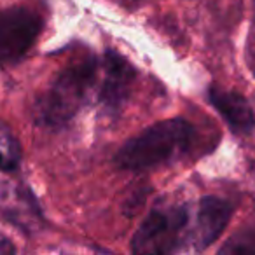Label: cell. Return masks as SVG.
Segmentation results:
<instances>
[{"mask_svg":"<svg viewBox=\"0 0 255 255\" xmlns=\"http://www.w3.org/2000/svg\"><path fill=\"white\" fill-rule=\"evenodd\" d=\"M194 138V126L185 119H168L128 140L116 154L121 170L143 171L166 164L184 154Z\"/></svg>","mask_w":255,"mask_h":255,"instance_id":"1","label":"cell"},{"mask_svg":"<svg viewBox=\"0 0 255 255\" xmlns=\"http://www.w3.org/2000/svg\"><path fill=\"white\" fill-rule=\"evenodd\" d=\"M96 81V61L93 58L75 61L60 72L51 88L37 103V121L42 126L60 128L67 124L86 103Z\"/></svg>","mask_w":255,"mask_h":255,"instance_id":"2","label":"cell"},{"mask_svg":"<svg viewBox=\"0 0 255 255\" xmlns=\"http://www.w3.org/2000/svg\"><path fill=\"white\" fill-rule=\"evenodd\" d=\"M189 212L185 206L154 210L147 215L131 240L135 254H173L182 245Z\"/></svg>","mask_w":255,"mask_h":255,"instance_id":"3","label":"cell"},{"mask_svg":"<svg viewBox=\"0 0 255 255\" xmlns=\"http://www.w3.org/2000/svg\"><path fill=\"white\" fill-rule=\"evenodd\" d=\"M42 30L39 14L26 7L0 12V65L14 63L26 54Z\"/></svg>","mask_w":255,"mask_h":255,"instance_id":"4","label":"cell"},{"mask_svg":"<svg viewBox=\"0 0 255 255\" xmlns=\"http://www.w3.org/2000/svg\"><path fill=\"white\" fill-rule=\"evenodd\" d=\"M103 70H105V79L100 91V102L107 112L116 114L121 110L129 95L131 82L135 81V68L126 58L109 51L103 60Z\"/></svg>","mask_w":255,"mask_h":255,"instance_id":"5","label":"cell"},{"mask_svg":"<svg viewBox=\"0 0 255 255\" xmlns=\"http://www.w3.org/2000/svg\"><path fill=\"white\" fill-rule=\"evenodd\" d=\"M231 215H233V206L226 199L213 196L201 199L196 217V229L192 233V243L196 250H205L213 241L219 240L229 224Z\"/></svg>","mask_w":255,"mask_h":255,"instance_id":"6","label":"cell"},{"mask_svg":"<svg viewBox=\"0 0 255 255\" xmlns=\"http://www.w3.org/2000/svg\"><path fill=\"white\" fill-rule=\"evenodd\" d=\"M210 103L224 117L229 128L238 135H248L255 128V116L252 107L241 95L213 86L208 93Z\"/></svg>","mask_w":255,"mask_h":255,"instance_id":"7","label":"cell"},{"mask_svg":"<svg viewBox=\"0 0 255 255\" xmlns=\"http://www.w3.org/2000/svg\"><path fill=\"white\" fill-rule=\"evenodd\" d=\"M21 159L19 143L4 124H0V170L12 171L18 168Z\"/></svg>","mask_w":255,"mask_h":255,"instance_id":"8","label":"cell"},{"mask_svg":"<svg viewBox=\"0 0 255 255\" xmlns=\"http://www.w3.org/2000/svg\"><path fill=\"white\" fill-rule=\"evenodd\" d=\"M220 252L222 254H226V252H231V254H248V252H252V254H255V238L241 236L227 243Z\"/></svg>","mask_w":255,"mask_h":255,"instance_id":"9","label":"cell"}]
</instances>
